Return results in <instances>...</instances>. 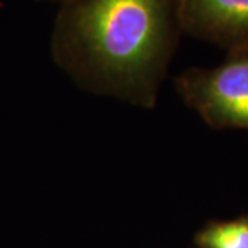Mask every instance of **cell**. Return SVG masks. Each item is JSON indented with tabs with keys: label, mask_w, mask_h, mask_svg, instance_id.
Here are the masks:
<instances>
[{
	"label": "cell",
	"mask_w": 248,
	"mask_h": 248,
	"mask_svg": "<svg viewBox=\"0 0 248 248\" xmlns=\"http://www.w3.org/2000/svg\"><path fill=\"white\" fill-rule=\"evenodd\" d=\"M45 1H53V3H60V6H61V4L66 3V1H69V0H45Z\"/></svg>",
	"instance_id": "cell-5"
},
{
	"label": "cell",
	"mask_w": 248,
	"mask_h": 248,
	"mask_svg": "<svg viewBox=\"0 0 248 248\" xmlns=\"http://www.w3.org/2000/svg\"><path fill=\"white\" fill-rule=\"evenodd\" d=\"M182 33L179 0H69L51 51L80 87L153 108Z\"/></svg>",
	"instance_id": "cell-1"
},
{
	"label": "cell",
	"mask_w": 248,
	"mask_h": 248,
	"mask_svg": "<svg viewBox=\"0 0 248 248\" xmlns=\"http://www.w3.org/2000/svg\"><path fill=\"white\" fill-rule=\"evenodd\" d=\"M182 32L226 51L248 48V0H179Z\"/></svg>",
	"instance_id": "cell-3"
},
{
	"label": "cell",
	"mask_w": 248,
	"mask_h": 248,
	"mask_svg": "<svg viewBox=\"0 0 248 248\" xmlns=\"http://www.w3.org/2000/svg\"><path fill=\"white\" fill-rule=\"evenodd\" d=\"M196 248H248V214L204 223L193 237Z\"/></svg>",
	"instance_id": "cell-4"
},
{
	"label": "cell",
	"mask_w": 248,
	"mask_h": 248,
	"mask_svg": "<svg viewBox=\"0 0 248 248\" xmlns=\"http://www.w3.org/2000/svg\"><path fill=\"white\" fill-rule=\"evenodd\" d=\"M182 101L214 130L248 131V48L231 50L214 68H189L174 79Z\"/></svg>",
	"instance_id": "cell-2"
}]
</instances>
